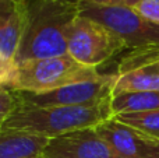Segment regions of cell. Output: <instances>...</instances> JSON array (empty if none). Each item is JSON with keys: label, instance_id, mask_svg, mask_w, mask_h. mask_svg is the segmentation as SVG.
Instances as JSON below:
<instances>
[{"label": "cell", "instance_id": "4fadbf2b", "mask_svg": "<svg viewBox=\"0 0 159 158\" xmlns=\"http://www.w3.org/2000/svg\"><path fill=\"white\" fill-rule=\"evenodd\" d=\"M119 122L138 129L159 140V109L143 114H123L115 116Z\"/></svg>", "mask_w": 159, "mask_h": 158}, {"label": "cell", "instance_id": "8fae6325", "mask_svg": "<svg viewBox=\"0 0 159 158\" xmlns=\"http://www.w3.org/2000/svg\"><path fill=\"white\" fill-rule=\"evenodd\" d=\"M48 143V137L0 128V158H39Z\"/></svg>", "mask_w": 159, "mask_h": 158}, {"label": "cell", "instance_id": "5b68a950", "mask_svg": "<svg viewBox=\"0 0 159 158\" xmlns=\"http://www.w3.org/2000/svg\"><path fill=\"white\" fill-rule=\"evenodd\" d=\"M124 49L123 39L89 17L80 14L69 28L67 53L84 66L96 69Z\"/></svg>", "mask_w": 159, "mask_h": 158}, {"label": "cell", "instance_id": "9c48e42d", "mask_svg": "<svg viewBox=\"0 0 159 158\" xmlns=\"http://www.w3.org/2000/svg\"><path fill=\"white\" fill-rule=\"evenodd\" d=\"M113 95L131 91H159V64L130 52L116 72Z\"/></svg>", "mask_w": 159, "mask_h": 158}, {"label": "cell", "instance_id": "5bb4252c", "mask_svg": "<svg viewBox=\"0 0 159 158\" xmlns=\"http://www.w3.org/2000/svg\"><path fill=\"white\" fill-rule=\"evenodd\" d=\"M20 105H21L20 92L7 88V87H0V128L4 126L8 118Z\"/></svg>", "mask_w": 159, "mask_h": 158}, {"label": "cell", "instance_id": "2e32d148", "mask_svg": "<svg viewBox=\"0 0 159 158\" xmlns=\"http://www.w3.org/2000/svg\"><path fill=\"white\" fill-rule=\"evenodd\" d=\"M16 69L17 64L14 63V60L0 56V87H6L10 83L11 78L14 77Z\"/></svg>", "mask_w": 159, "mask_h": 158}, {"label": "cell", "instance_id": "30bf717a", "mask_svg": "<svg viewBox=\"0 0 159 158\" xmlns=\"http://www.w3.org/2000/svg\"><path fill=\"white\" fill-rule=\"evenodd\" d=\"M25 25L27 2L0 0V56L10 60L16 59Z\"/></svg>", "mask_w": 159, "mask_h": 158}, {"label": "cell", "instance_id": "ffe728a7", "mask_svg": "<svg viewBox=\"0 0 159 158\" xmlns=\"http://www.w3.org/2000/svg\"><path fill=\"white\" fill-rule=\"evenodd\" d=\"M39 158H41V157H39Z\"/></svg>", "mask_w": 159, "mask_h": 158}, {"label": "cell", "instance_id": "277c9868", "mask_svg": "<svg viewBox=\"0 0 159 158\" xmlns=\"http://www.w3.org/2000/svg\"><path fill=\"white\" fill-rule=\"evenodd\" d=\"M80 14L95 20L123 39L127 49H159V25L143 18L131 7L78 4Z\"/></svg>", "mask_w": 159, "mask_h": 158}, {"label": "cell", "instance_id": "e0dca14e", "mask_svg": "<svg viewBox=\"0 0 159 158\" xmlns=\"http://www.w3.org/2000/svg\"><path fill=\"white\" fill-rule=\"evenodd\" d=\"M140 0H78L80 3L87 4H99V6H121V7H134Z\"/></svg>", "mask_w": 159, "mask_h": 158}, {"label": "cell", "instance_id": "8992f818", "mask_svg": "<svg viewBox=\"0 0 159 158\" xmlns=\"http://www.w3.org/2000/svg\"><path fill=\"white\" fill-rule=\"evenodd\" d=\"M116 73L101 74V77L84 83H75L45 94L20 92L21 102L32 106H91L112 98Z\"/></svg>", "mask_w": 159, "mask_h": 158}, {"label": "cell", "instance_id": "7a4b0ae2", "mask_svg": "<svg viewBox=\"0 0 159 158\" xmlns=\"http://www.w3.org/2000/svg\"><path fill=\"white\" fill-rule=\"evenodd\" d=\"M112 118L110 100L91 106H32L21 102L3 128L53 139L80 129L96 128Z\"/></svg>", "mask_w": 159, "mask_h": 158}, {"label": "cell", "instance_id": "6da1fadb", "mask_svg": "<svg viewBox=\"0 0 159 158\" xmlns=\"http://www.w3.org/2000/svg\"><path fill=\"white\" fill-rule=\"evenodd\" d=\"M27 25L16 55V64L69 55V28L80 16L78 3L64 0H25Z\"/></svg>", "mask_w": 159, "mask_h": 158}, {"label": "cell", "instance_id": "ac0fdd59", "mask_svg": "<svg viewBox=\"0 0 159 158\" xmlns=\"http://www.w3.org/2000/svg\"><path fill=\"white\" fill-rule=\"evenodd\" d=\"M135 55H138L140 58L145 59L149 62H155L159 64V49H137L133 50Z\"/></svg>", "mask_w": 159, "mask_h": 158}, {"label": "cell", "instance_id": "7c38bea8", "mask_svg": "<svg viewBox=\"0 0 159 158\" xmlns=\"http://www.w3.org/2000/svg\"><path fill=\"white\" fill-rule=\"evenodd\" d=\"M113 118L123 114H143L159 109V91H131L110 98Z\"/></svg>", "mask_w": 159, "mask_h": 158}, {"label": "cell", "instance_id": "52a82bcc", "mask_svg": "<svg viewBox=\"0 0 159 158\" xmlns=\"http://www.w3.org/2000/svg\"><path fill=\"white\" fill-rule=\"evenodd\" d=\"M41 158H120L95 128L49 139Z\"/></svg>", "mask_w": 159, "mask_h": 158}, {"label": "cell", "instance_id": "ba28073f", "mask_svg": "<svg viewBox=\"0 0 159 158\" xmlns=\"http://www.w3.org/2000/svg\"><path fill=\"white\" fill-rule=\"evenodd\" d=\"M95 129L120 158H159L158 139L115 118Z\"/></svg>", "mask_w": 159, "mask_h": 158}, {"label": "cell", "instance_id": "3957f363", "mask_svg": "<svg viewBox=\"0 0 159 158\" xmlns=\"http://www.w3.org/2000/svg\"><path fill=\"white\" fill-rule=\"evenodd\" d=\"M101 77L95 67L84 66L70 55L36 59L18 64L7 88L17 92L45 94L75 83Z\"/></svg>", "mask_w": 159, "mask_h": 158}, {"label": "cell", "instance_id": "9a60e30c", "mask_svg": "<svg viewBox=\"0 0 159 158\" xmlns=\"http://www.w3.org/2000/svg\"><path fill=\"white\" fill-rule=\"evenodd\" d=\"M133 10L149 22L159 25V0H140Z\"/></svg>", "mask_w": 159, "mask_h": 158}, {"label": "cell", "instance_id": "d6986e66", "mask_svg": "<svg viewBox=\"0 0 159 158\" xmlns=\"http://www.w3.org/2000/svg\"><path fill=\"white\" fill-rule=\"evenodd\" d=\"M64 2H71V3H78V0H64Z\"/></svg>", "mask_w": 159, "mask_h": 158}]
</instances>
